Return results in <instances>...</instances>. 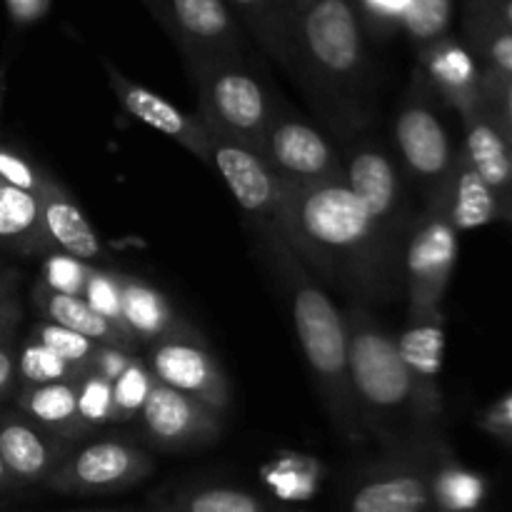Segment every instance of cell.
<instances>
[{"instance_id": "cell-22", "label": "cell", "mask_w": 512, "mask_h": 512, "mask_svg": "<svg viewBox=\"0 0 512 512\" xmlns=\"http://www.w3.org/2000/svg\"><path fill=\"white\" fill-rule=\"evenodd\" d=\"M120 323L138 345H153L185 323L170 300L138 275L120 273Z\"/></svg>"}, {"instance_id": "cell-5", "label": "cell", "mask_w": 512, "mask_h": 512, "mask_svg": "<svg viewBox=\"0 0 512 512\" xmlns=\"http://www.w3.org/2000/svg\"><path fill=\"white\" fill-rule=\"evenodd\" d=\"M343 168L348 185L368 208L390 270L403 280V255L415 215L398 158L380 140L358 135L345 143Z\"/></svg>"}, {"instance_id": "cell-32", "label": "cell", "mask_w": 512, "mask_h": 512, "mask_svg": "<svg viewBox=\"0 0 512 512\" xmlns=\"http://www.w3.org/2000/svg\"><path fill=\"white\" fill-rule=\"evenodd\" d=\"M455 0H410L403 30L418 50L450 35Z\"/></svg>"}, {"instance_id": "cell-3", "label": "cell", "mask_w": 512, "mask_h": 512, "mask_svg": "<svg viewBox=\"0 0 512 512\" xmlns=\"http://www.w3.org/2000/svg\"><path fill=\"white\" fill-rule=\"evenodd\" d=\"M343 315L350 380L365 435L378 440L385 453L438 445L435 428L443 410L433 408L420 393L398 340L375 320L370 305L353 303Z\"/></svg>"}, {"instance_id": "cell-35", "label": "cell", "mask_w": 512, "mask_h": 512, "mask_svg": "<svg viewBox=\"0 0 512 512\" xmlns=\"http://www.w3.org/2000/svg\"><path fill=\"white\" fill-rule=\"evenodd\" d=\"M33 338L38 340V343H43L45 348L53 350L55 355H60L65 363H70L75 370H80V373L88 370L90 360H93L95 355V348H98L93 340L83 338V335L73 333V330L63 328V325L48 323V320H40V323L35 325Z\"/></svg>"}, {"instance_id": "cell-4", "label": "cell", "mask_w": 512, "mask_h": 512, "mask_svg": "<svg viewBox=\"0 0 512 512\" xmlns=\"http://www.w3.org/2000/svg\"><path fill=\"white\" fill-rule=\"evenodd\" d=\"M270 265L280 278V285L293 313L295 333L308 360L320 400L333 420L335 430L350 443H360L365 435L355 403L353 380L348 363V328L345 315L330 300L308 265L285 245L278 233H260Z\"/></svg>"}, {"instance_id": "cell-11", "label": "cell", "mask_w": 512, "mask_h": 512, "mask_svg": "<svg viewBox=\"0 0 512 512\" xmlns=\"http://www.w3.org/2000/svg\"><path fill=\"white\" fill-rule=\"evenodd\" d=\"M155 460L130 440H88L68 453L45 488L58 495H115L145 483Z\"/></svg>"}, {"instance_id": "cell-53", "label": "cell", "mask_w": 512, "mask_h": 512, "mask_svg": "<svg viewBox=\"0 0 512 512\" xmlns=\"http://www.w3.org/2000/svg\"><path fill=\"white\" fill-rule=\"evenodd\" d=\"M0 413H3V408H0Z\"/></svg>"}, {"instance_id": "cell-7", "label": "cell", "mask_w": 512, "mask_h": 512, "mask_svg": "<svg viewBox=\"0 0 512 512\" xmlns=\"http://www.w3.org/2000/svg\"><path fill=\"white\" fill-rule=\"evenodd\" d=\"M458 230L443 193L425 200L415 215L403 255V285L410 323H443V303L458 263Z\"/></svg>"}, {"instance_id": "cell-47", "label": "cell", "mask_w": 512, "mask_h": 512, "mask_svg": "<svg viewBox=\"0 0 512 512\" xmlns=\"http://www.w3.org/2000/svg\"><path fill=\"white\" fill-rule=\"evenodd\" d=\"M18 283H20V273L15 268H3L0 270V303L13 295H18Z\"/></svg>"}, {"instance_id": "cell-6", "label": "cell", "mask_w": 512, "mask_h": 512, "mask_svg": "<svg viewBox=\"0 0 512 512\" xmlns=\"http://www.w3.org/2000/svg\"><path fill=\"white\" fill-rule=\"evenodd\" d=\"M198 90V118L205 128L223 133L248 148L263 145L275 98L245 58H210L188 65Z\"/></svg>"}, {"instance_id": "cell-48", "label": "cell", "mask_w": 512, "mask_h": 512, "mask_svg": "<svg viewBox=\"0 0 512 512\" xmlns=\"http://www.w3.org/2000/svg\"><path fill=\"white\" fill-rule=\"evenodd\" d=\"M8 490H18V483H15L13 475L5 468L3 458H0V493H8Z\"/></svg>"}, {"instance_id": "cell-46", "label": "cell", "mask_w": 512, "mask_h": 512, "mask_svg": "<svg viewBox=\"0 0 512 512\" xmlns=\"http://www.w3.org/2000/svg\"><path fill=\"white\" fill-rule=\"evenodd\" d=\"M478 5H483L488 13H493L500 23H505L512 28V0H475Z\"/></svg>"}, {"instance_id": "cell-37", "label": "cell", "mask_w": 512, "mask_h": 512, "mask_svg": "<svg viewBox=\"0 0 512 512\" xmlns=\"http://www.w3.org/2000/svg\"><path fill=\"white\" fill-rule=\"evenodd\" d=\"M353 3L365 28V35L388 38V35L403 30L410 0H353Z\"/></svg>"}, {"instance_id": "cell-31", "label": "cell", "mask_w": 512, "mask_h": 512, "mask_svg": "<svg viewBox=\"0 0 512 512\" xmlns=\"http://www.w3.org/2000/svg\"><path fill=\"white\" fill-rule=\"evenodd\" d=\"M80 370L65 363L60 355L45 348L35 338L25 340L18 348V385L20 388H33V385L48 383H65V380H78Z\"/></svg>"}, {"instance_id": "cell-1", "label": "cell", "mask_w": 512, "mask_h": 512, "mask_svg": "<svg viewBox=\"0 0 512 512\" xmlns=\"http://www.w3.org/2000/svg\"><path fill=\"white\" fill-rule=\"evenodd\" d=\"M278 235L308 268L355 303L395 300L403 280L390 270L368 208L348 180L285 185Z\"/></svg>"}, {"instance_id": "cell-36", "label": "cell", "mask_w": 512, "mask_h": 512, "mask_svg": "<svg viewBox=\"0 0 512 512\" xmlns=\"http://www.w3.org/2000/svg\"><path fill=\"white\" fill-rule=\"evenodd\" d=\"M93 265L83 263L78 258H70L63 253H48L43 260V273H40V285L60 295H75L83 298L85 285H88Z\"/></svg>"}, {"instance_id": "cell-12", "label": "cell", "mask_w": 512, "mask_h": 512, "mask_svg": "<svg viewBox=\"0 0 512 512\" xmlns=\"http://www.w3.org/2000/svg\"><path fill=\"white\" fill-rule=\"evenodd\" d=\"M183 55L185 65L245 58V33L223 0H140Z\"/></svg>"}, {"instance_id": "cell-50", "label": "cell", "mask_w": 512, "mask_h": 512, "mask_svg": "<svg viewBox=\"0 0 512 512\" xmlns=\"http://www.w3.org/2000/svg\"><path fill=\"white\" fill-rule=\"evenodd\" d=\"M73 512H128V510H73Z\"/></svg>"}, {"instance_id": "cell-27", "label": "cell", "mask_w": 512, "mask_h": 512, "mask_svg": "<svg viewBox=\"0 0 512 512\" xmlns=\"http://www.w3.org/2000/svg\"><path fill=\"white\" fill-rule=\"evenodd\" d=\"M150 512H298L270 503L250 490L233 485H198L160 500Z\"/></svg>"}, {"instance_id": "cell-19", "label": "cell", "mask_w": 512, "mask_h": 512, "mask_svg": "<svg viewBox=\"0 0 512 512\" xmlns=\"http://www.w3.org/2000/svg\"><path fill=\"white\" fill-rule=\"evenodd\" d=\"M463 120V155L473 165L475 173L488 183L498 198L503 218L512 220V155L508 135L498 125V120L485 108V100L478 108L460 113Z\"/></svg>"}, {"instance_id": "cell-16", "label": "cell", "mask_w": 512, "mask_h": 512, "mask_svg": "<svg viewBox=\"0 0 512 512\" xmlns=\"http://www.w3.org/2000/svg\"><path fill=\"white\" fill-rule=\"evenodd\" d=\"M103 68H105V75H108L110 88H113L115 98H118V103L123 105L125 113L133 115L138 123L163 133L165 138L175 140V143L183 145L188 153H193L195 158L208 163L210 133L198 115L183 113L178 105L165 100L163 95H158L155 90L130 80L128 75L120 73L110 60H103Z\"/></svg>"}, {"instance_id": "cell-41", "label": "cell", "mask_w": 512, "mask_h": 512, "mask_svg": "<svg viewBox=\"0 0 512 512\" xmlns=\"http://www.w3.org/2000/svg\"><path fill=\"white\" fill-rule=\"evenodd\" d=\"M15 333L8 330L0 333V403L13 398L18 388V345H15Z\"/></svg>"}, {"instance_id": "cell-34", "label": "cell", "mask_w": 512, "mask_h": 512, "mask_svg": "<svg viewBox=\"0 0 512 512\" xmlns=\"http://www.w3.org/2000/svg\"><path fill=\"white\" fill-rule=\"evenodd\" d=\"M78 415L88 433L113 423V383L85 370L78 378Z\"/></svg>"}, {"instance_id": "cell-42", "label": "cell", "mask_w": 512, "mask_h": 512, "mask_svg": "<svg viewBox=\"0 0 512 512\" xmlns=\"http://www.w3.org/2000/svg\"><path fill=\"white\" fill-rule=\"evenodd\" d=\"M133 358H135V353H130V350L113 348V345H98V348H95L93 360H90L88 370L90 373L100 375V378L110 380V383H115V380L120 378V373H123V370L133 363Z\"/></svg>"}, {"instance_id": "cell-14", "label": "cell", "mask_w": 512, "mask_h": 512, "mask_svg": "<svg viewBox=\"0 0 512 512\" xmlns=\"http://www.w3.org/2000/svg\"><path fill=\"white\" fill-rule=\"evenodd\" d=\"M208 163L223 175L225 185L233 193L235 203L245 218L258 228V233H278L280 205H283L285 183L270 170L263 155L238 140L210 130Z\"/></svg>"}, {"instance_id": "cell-8", "label": "cell", "mask_w": 512, "mask_h": 512, "mask_svg": "<svg viewBox=\"0 0 512 512\" xmlns=\"http://www.w3.org/2000/svg\"><path fill=\"white\" fill-rule=\"evenodd\" d=\"M393 138L405 180L418 185L425 200L435 198L453 173L458 145H453L443 118L435 110V95L418 75H413L395 115Z\"/></svg>"}, {"instance_id": "cell-29", "label": "cell", "mask_w": 512, "mask_h": 512, "mask_svg": "<svg viewBox=\"0 0 512 512\" xmlns=\"http://www.w3.org/2000/svg\"><path fill=\"white\" fill-rule=\"evenodd\" d=\"M240 25L255 35L260 45L285 68L293 8L288 0H223Z\"/></svg>"}, {"instance_id": "cell-13", "label": "cell", "mask_w": 512, "mask_h": 512, "mask_svg": "<svg viewBox=\"0 0 512 512\" xmlns=\"http://www.w3.org/2000/svg\"><path fill=\"white\" fill-rule=\"evenodd\" d=\"M145 365L160 385L190 395L225 415L230 405V380L220 360L210 353L193 325L183 323L173 333L148 345Z\"/></svg>"}, {"instance_id": "cell-23", "label": "cell", "mask_w": 512, "mask_h": 512, "mask_svg": "<svg viewBox=\"0 0 512 512\" xmlns=\"http://www.w3.org/2000/svg\"><path fill=\"white\" fill-rule=\"evenodd\" d=\"M35 305H38L43 320L63 325V328L93 340L95 345H113V348L130 350V353H135V348H138V343L130 338V333L123 325L95 313L83 298L53 293V290L43 288L38 283L35 285Z\"/></svg>"}, {"instance_id": "cell-52", "label": "cell", "mask_w": 512, "mask_h": 512, "mask_svg": "<svg viewBox=\"0 0 512 512\" xmlns=\"http://www.w3.org/2000/svg\"><path fill=\"white\" fill-rule=\"evenodd\" d=\"M0 270H3V263H0Z\"/></svg>"}, {"instance_id": "cell-40", "label": "cell", "mask_w": 512, "mask_h": 512, "mask_svg": "<svg viewBox=\"0 0 512 512\" xmlns=\"http://www.w3.org/2000/svg\"><path fill=\"white\" fill-rule=\"evenodd\" d=\"M483 68V65H480ZM483 100L503 133L512 135V78L483 68Z\"/></svg>"}, {"instance_id": "cell-25", "label": "cell", "mask_w": 512, "mask_h": 512, "mask_svg": "<svg viewBox=\"0 0 512 512\" xmlns=\"http://www.w3.org/2000/svg\"><path fill=\"white\" fill-rule=\"evenodd\" d=\"M0 248L20 255H48L40 195L0 180Z\"/></svg>"}, {"instance_id": "cell-49", "label": "cell", "mask_w": 512, "mask_h": 512, "mask_svg": "<svg viewBox=\"0 0 512 512\" xmlns=\"http://www.w3.org/2000/svg\"><path fill=\"white\" fill-rule=\"evenodd\" d=\"M288 3H290V8H293V13H295V10H300V8H303V5L313 3V0H288Z\"/></svg>"}, {"instance_id": "cell-43", "label": "cell", "mask_w": 512, "mask_h": 512, "mask_svg": "<svg viewBox=\"0 0 512 512\" xmlns=\"http://www.w3.org/2000/svg\"><path fill=\"white\" fill-rule=\"evenodd\" d=\"M480 425L498 440L512 443V390L480 415Z\"/></svg>"}, {"instance_id": "cell-20", "label": "cell", "mask_w": 512, "mask_h": 512, "mask_svg": "<svg viewBox=\"0 0 512 512\" xmlns=\"http://www.w3.org/2000/svg\"><path fill=\"white\" fill-rule=\"evenodd\" d=\"M40 208H43V235L48 253H63L90 265L103 263V240L98 238L73 195L58 180H45L40 190Z\"/></svg>"}, {"instance_id": "cell-2", "label": "cell", "mask_w": 512, "mask_h": 512, "mask_svg": "<svg viewBox=\"0 0 512 512\" xmlns=\"http://www.w3.org/2000/svg\"><path fill=\"white\" fill-rule=\"evenodd\" d=\"M285 70L340 140H353L373 120L375 78L353 0H313L290 20Z\"/></svg>"}, {"instance_id": "cell-26", "label": "cell", "mask_w": 512, "mask_h": 512, "mask_svg": "<svg viewBox=\"0 0 512 512\" xmlns=\"http://www.w3.org/2000/svg\"><path fill=\"white\" fill-rule=\"evenodd\" d=\"M433 512H483L488 500V480L460 465L448 450L438 455L430 478Z\"/></svg>"}, {"instance_id": "cell-44", "label": "cell", "mask_w": 512, "mask_h": 512, "mask_svg": "<svg viewBox=\"0 0 512 512\" xmlns=\"http://www.w3.org/2000/svg\"><path fill=\"white\" fill-rule=\"evenodd\" d=\"M53 0H5L8 5V13L13 18L15 25H33L40 18H45V13L50 10Z\"/></svg>"}, {"instance_id": "cell-18", "label": "cell", "mask_w": 512, "mask_h": 512, "mask_svg": "<svg viewBox=\"0 0 512 512\" xmlns=\"http://www.w3.org/2000/svg\"><path fill=\"white\" fill-rule=\"evenodd\" d=\"M70 445L38 428L23 413H0V458L18 488L43 485L68 458Z\"/></svg>"}, {"instance_id": "cell-39", "label": "cell", "mask_w": 512, "mask_h": 512, "mask_svg": "<svg viewBox=\"0 0 512 512\" xmlns=\"http://www.w3.org/2000/svg\"><path fill=\"white\" fill-rule=\"evenodd\" d=\"M48 178L50 175H45L43 170H40L38 165L30 163L28 158H23V155L15 153V150L0 145V180H3L5 185H13V188L25 190V193L40 195V190H43L45 180Z\"/></svg>"}, {"instance_id": "cell-51", "label": "cell", "mask_w": 512, "mask_h": 512, "mask_svg": "<svg viewBox=\"0 0 512 512\" xmlns=\"http://www.w3.org/2000/svg\"><path fill=\"white\" fill-rule=\"evenodd\" d=\"M508 135V133H505ZM508 145H510V155H512V135H508Z\"/></svg>"}, {"instance_id": "cell-21", "label": "cell", "mask_w": 512, "mask_h": 512, "mask_svg": "<svg viewBox=\"0 0 512 512\" xmlns=\"http://www.w3.org/2000/svg\"><path fill=\"white\" fill-rule=\"evenodd\" d=\"M15 405L18 413L70 448L80 445L90 435L78 415V380L20 388L15 393Z\"/></svg>"}, {"instance_id": "cell-28", "label": "cell", "mask_w": 512, "mask_h": 512, "mask_svg": "<svg viewBox=\"0 0 512 512\" xmlns=\"http://www.w3.org/2000/svg\"><path fill=\"white\" fill-rule=\"evenodd\" d=\"M443 343V323H410L405 338L398 340L400 353H403V360L408 363L420 393L438 410H443V395L438 388Z\"/></svg>"}, {"instance_id": "cell-45", "label": "cell", "mask_w": 512, "mask_h": 512, "mask_svg": "<svg viewBox=\"0 0 512 512\" xmlns=\"http://www.w3.org/2000/svg\"><path fill=\"white\" fill-rule=\"evenodd\" d=\"M20 318H23V305H20L18 295H13V298H8L0 303V333L18 330Z\"/></svg>"}, {"instance_id": "cell-33", "label": "cell", "mask_w": 512, "mask_h": 512, "mask_svg": "<svg viewBox=\"0 0 512 512\" xmlns=\"http://www.w3.org/2000/svg\"><path fill=\"white\" fill-rule=\"evenodd\" d=\"M158 380L153 378L145 360L133 358V363L120 373V378L113 383V423H128L138 420L150 390L155 388Z\"/></svg>"}, {"instance_id": "cell-24", "label": "cell", "mask_w": 512, "mask_h": 512, "mask_svg": "<svg viewBox=\"0 0 512 512\" xmlns=\"http://www.w3.org/2000/svg\"><path fill=\"white\" fill-rule=\"evenodd\" d=\"M440 193H443L445 208H448V215L458 233L485 228V225L503 218V210H500L495 193L475 173L473 165L468 163V158H465L460 148L453 173H450L448 183H445Z\"/></svg>"}, {"instance_id": "cell-10", "label": "cell", "mask_w": 512, "mask_h": 512, "mask_svg": "<svg viewBox=\"0 0 512 512\" xmlns=\"http://www.w3.org/2000/svg\"><path fill=\"white\" fill-rule=\"evenodd\" d=\"M260 155L270 170L293 188L345 178L343 155L335 145L318 128L298 118L280 98H275Z\"/></svg>"}, {"instance_id": "cell-30", "label": "cell", "mask_w": 512, "mask_h": 512, "mask_svg": "<svg viewBox=\"0 0 512 512\" xmlns=\"http://www.w3.org/2000/svg\"><path fill=\"white\" fill-rule=\"evenodd\" d=\"M465 38L483 68L512 78V28L475 0H465Z\"/></svg>"}, {"instance_id": "cell-9", "label": "cell", "mask_w": 512, "mask_h": 512, "mask_svg": "<svg viewBox=\"0 0 512 512\" xmlns=\"http://www.w3.org/2000/svg\"><path fill=\"white\" fill-rule=\"evenodd\" d=\"M443 445L385 453L380 463L355 475L345 512H433L430 478Z\"/></svg>"}, {"instance_id": "cell-15", "label": "cell", "mask_w": 512, "mask_h": 512, "mask_svg": "<svg viewBox=\"0 0 512 512\" xmlns=\"http://www.w3.org/2000/svg\"><path fill=\"white\" fill-rule=\"evenodd\" d=\"M223 413L210 405L155 383L140 410L145 440L160 450H193L215 443L223 433Z\"/></svg>"}, {"instance_id": "cell-17", "label": "cell", "mask_w": 512, "mask_h": 512, "mask_svg": "<svg viewBox=\"0 0 512 512\" xmlns=\"http://www.w3.org/2000/svg\"><path fill=\"white\" fill-rule=\"evenodd\" d=\"M420 80L430 93L443 100L455 113H465L483 103V68L478 58L453 35H445L438 43L418 50Z\"/></svg>"}, {"instance_id": "cell-38", "label": "cell", "mask_w": 512, "mask_h": 512, "mask_svg": "<svg viewBox=\"0 0 512 512\" xmlns=\"http://www.w3.org/2000/svg\"><path fill=\"white\" fill-rule=\"evenodd\" d=\"M83 300L103 318L120 323V273L93 265L88 285H85Z\"/></svg>"}]
</instances>
